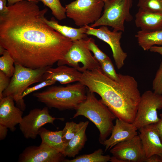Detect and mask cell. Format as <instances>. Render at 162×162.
Here are the masks:
<instances>
[{
    "label": "cell",
    "mask_w": 162,
    "mask_h": 162,
    "mask_svg": "<svg viewBox=\"0 0 162 162\" xmlns=\"http://www.w3.org/2000/svg\"><path fill=\"white\" fill-rule=\"evenodd\" d=\"M104 2L103 14L90 26H109L113 30L124 32V22H130L133 19L130 12L133 0H106Z\"/></svg>",
    "instance_id": "8992f818"
},
{
    "label": "cell",
    "mask_w": 162,
    "mask_h": 162,
    "mask_svg": "<svg viewBox=\"0 0 162 162\" xmlns=\"http://www.w3.org/2000/svg\"><path fill=\"white\" fill-rule=\"evenodd\" d=\"M45 22L55 30L63 36L70 39L72 41L88 38L86 33L87 28L85 26L76 28L65 25H60L58 21L52 17L50 20L45 17Z\"/></svg>",
    "instance_id": "ffe728a7"
},
{
    "label": "cell",
    "mask_w": 162,
    "mask_h": 162,
    "mask_svg": "<svg viewBox=\"0 0 162 162\" xmlns=\"http://www.w3.org/2000/svg\"><path fill=\"white\" fill-rule=\"evenodd\" d=\"M139 129V135L146 159L153 155H158L162 153V142L152 124L146 125Z\"/></svg>",
    "instance_id": "2e32d148"
},
{
    "label": "cell",
    "mask_w": 162,
    "mask_h": 162,
    "mask_svg": "<svg viewBox=\"0 0 162 162\" xmlns=\"http://www.w3.org/2000/svg\"><path fill=\"white\" fill-rule=\"evenodd\" d=\"M152 89L154 93L162 95V62L153 81Z\"/></svg>",
    "instance_id": "f546056e"
},
{
    "label": "cell",
    "mask_w": 162,
    "mask_h": 162,
    "mask_svg": "<svg viewBox=\"0 0 162 162\" xmlns=\"http://www.w3.org/2000/svg\"><path fill=\"white\" fill-rule=\"evenodd\" d=\"M82 75V73L75 68L63 65L54 68H49L44 75V80L50 79L65 84L80 82Z\"/></svg>",
    "instance_id": "e0dca14e"
},
{
    "label": "cell",
    "mask_w": 162,
    "mask_h": 162,
    "mask_svg": "<svg viewBox=\"0 0 162 162\" xmlns=\"http://www.w3.org/2000/svg\"><path fill=\"white\" fill-rule=\"evenodd\" d=\"M56 119L62 120L64 118L52 116L47 106L42 109L35 108L22 117L19 124V128L25 138L35 139L41 127L46 124H53Z\"/></svg>",
    "instance_id": "30bf717a"
},
{
    "label": "cell",
    "mask_w": 162,
    "mask_h": 162,
    "mask_svg": "<svg viewBox=\"0 0 162 162\" xmlns=\"http://www.w3.org/2000/svg\"><path fill=\"white\" fill-rule=\"evenodd\" d=\"M137 6L151 11L162 12V0H138Z\"/></svg>",
    "instance_id": "4316f807"
},
{
    "label": "cell",
    "mask_w": 162,
    "mask_h": 162,
    "mask_svg": "<svg viewBox=\"0 0 162 162\" xmlns=\"http://www.w3.org/2000/svg\"><path fill=\"white\" fill-rule=\"evenodd\" d=\"M110 152L121 162H143L146 159L139 135L118 143L110 150Z\"/></svg>",
    "instance_id": "7c38bea8"
},
{
    "label": "cell",
    "mask_w": 162,
    "mask_h": 162,
    "mask_svg": "<svg viewBox=\"0 0 162 162\" xmlns=\"http://www.w3.org/2000/svg\"><path fill=\"white\" fill-rule=\"evenodd\" d=\"M111 157L109 155H103L101 148L95 151L93 153L81 155L71 160L65 159L64 162H107L110 161Z\"/></svg>",
    "instance_id": "603a6c76"
},
{
    "label": "cell",
    "mask_w": 162,
    "mask_h": 162,
    "mask_svg": "<svg viewBox=\"0 0 162 162\" xmlns=\"http://www.w3.org/2000/svg\"><path fill=\"white\" fill-rule=\"evenodd\" d=\"M138 43L144 51L154 46L162 45V29L153 31L141 30L135 35Z\"/></svg>",
    "instance_id": "44dd1931"
},
{
    "label": "cell",
    "mask_w": 162,
    "mask_h": 162,
    "mask_svg": "<svg viewBox=\"0 0 162 162\" xmlns=\"http://www.w3.org/2000/svg\"><path fill=\"white\" fill-rule=\"evenodd\" d=\"M88 123V121L81 122L78 132L65 146L62 152L65 157H75L83 148L87 140L86 132Z\"/></svg>",
    "instance_id": "d6986e66"
},
{
    "label": "cell",
    "mask_w": 162,
    "mask_h": 162,
    "mask_svg": "<svg viewBox=\"0 0 162 162\" xmlns=\"http://www.w3.org/2000/svg\"><path fill=\"white\" fill-rule=\"evenodd\" d=\"M87 29L86 34L96 37L107 43L111 47L116 66L118 69L123 66L127 56L126 53L123 50L121 46L120 40L122 32L111 31L107 26H101L96 28L88 25L85 26Z\"/></svg>",
    "instance_id": "8fae6325"
},
{
    "label": "cell",
    "mask_w": 162,
    "mask_h": 162,
    "mask_svg": "<svg viewBox=\"0 0 162 162\" xmlns=\"http://www.w3.org/2000/svg\"><path fill=\"white\" fill-rule=\"evenodd\" d=\"M162 109V95L150 90L141 95L136 117L132 123L138 129L154 124L159 120L157 110Z\"/></svg>",
    "instance_id": "9c48e42d"
},
{
    "label": "cell",
    "mask_w": 162,
    "mask_h": 162,
    "mask_svg": "<svg viewBox=\"0 0 162 162\" xmlns=\"http://www.w3.org/2000/svg\"><path fill=\"white\" fill-rule=\"evenodd\" d=\"M90 38L73 41L64 58L57 62L58 66L67 65L83 73L100 68L99 63L93 56L88 47Z\"/></svg>",
    "instance_id": "52a82bcc"
},
{
    "label": "cell",
    "mask_w": 162,
    "mask_h": 162,
    "mask_svg": "<svg viewBox=\"0 0 162 162\" xmlns=\"http://www.w3.org/2000/svg\"><path fill=\"white\" fill-rule=\"evenodd\" d=\"M81 124V122L78 124L73 121L66 123L62 130V139L65 146L78 132Z\"/></svg>",
    "instance_id": "484cf974"
},
{
    "label": "cell",
    "mask_w": 162,
    "mask_h": 162,
    "mask_svg": "<svg viewBox=\"0 0 162 162\" xmlns=\"http://www.w3.org/2000/svg\"><path fill=\"white\" fill-rule=\"evenodd\" d=\"M15 70L8 88L4 91L3 97L10 96L17 106L24 111L26 108L22 94L31 85L44 80V76L47 69L51 67L32 69L16 63L14 64Z\"/></svg>",
    "instance_id": "5b68a950"
},
{
    "label": "cell",
    "mask_w": 162,
    "mask_h": 162,
    "mask_svg": "<svg viewBox=\"0 0 162 162\" xmlns=\"http://www.w3.org/2000/svg\"><path fill=\"white\" fill-rule=\"evenodd\" d=\"M52 11V14L58 20H62L66 18V9L60 3V0H40Z\"/></svg>",
    "instance_id": "d4e9b609"
},
{
    "label": "cell",
    "mask_w": 162,
    "mask_h": 162,
    "mask_svg": "<svg viewBox=\"0 0 162 162\" xmlns=\"http://www.w3.org/2000/svg\"><path fill=\"white\" fill-rule=\"evenodd\" d=\"M7 0H0V14L7 12L8 10V7L6 6Z\"/></svg>",
    "instance_id": "e575fe53"
},
{
    "label": "cell",
    "mask_w": 162,
    "mask_h": 162,
    "mask_svg": "<svg viewBox=\"0 0 162 162\" xmlns=\"http://www.w3.org/2000/svg\"><path fill=\"white\" fill-rule=\"evenodd\" d=\"M8 128L5 126L0 124V140H2L6 138L7 134Z\"/></svg>",
    "instance_id": "836d02e7"
},
{
    "label": "cell",
    "mask_w": 162,
    "mask_h": 162,
    "mask_svg": "<svg viewBox=\"0 0 162 162\" xmlns=\"http://www.w3.org/2000/svg\"><path fill=\"white\" fill-rule=\"evenodd\" d=\"M119 74L118 81L113 80L100 68L82 73L79 82L90 92L98 94L116 118L133 123L141 97L138 83L132 76Z\"/></svg>",
    "instance_id": "7a4b0ae2"
},
{
    "label": "cell",
    "mask_w": 162,
    "mask_h": 162,
    "mask_svg": "<svg viewBox=\"0 0 162 162\" xmlns=\"http://www.w3.org/2000/svg\"><path fill=\"white\" fill-rule=\"evenodd\" d=\"M23 1L32 2L37 3L40 1V0H7L8 6L12 5L17 2Z\"/></svg>",
    "instance_id": "74e56055"
},
{
    "label": "cell",
    "mask_w": 162,
    "mask_h": 162,
    "mask_svg": "<svg viewBox=\"0 0 162 162\" xmlns=\"http://www.w3.org/2000/svg\"><path fill=\"white\" fill-rule=\"evenodd\" d=\"M145 162H161L159 155L155 154L152 155L146 159Z\"/></svg>",
    "instance_id": "d590c367"
},
{
    "label": "cell",
    "mask_w": 162,
    "mask_h": 162,
    "mask_svg": "<svg viewBox=\"0 0 162 162\" xmlns=\"http://www.w3.org/2000/svg\"><path fill=\"white\" fill-rule=\"evenodd\" d=\"M100 0V1H102L103 2H104V1L106 0Z\"/></svg>",
    "instance_id": "ab89813d"
},
{
    "label": "cell",
    "mask_w": 162,
    "mask_h": 162,
    "mask_svg": "<svg viewBox=\"0 0 162 162\" xmlns=\"http://www.w3.org/2000/svg\"><path fill=\"white\" fill-rule=\"evenodd\" d=\"M158 155L160 156V162H162V153L159 154Z\"/></svg>",
    "instance_id": "f35d334b"
},
{
    "label": "cell",
    "mask_w": 162,
    "mask_h": 162,
    "mask_svg": "<svg viewBox=\"0 0 162 162\" xmlns=\"http://www.w3.org/2000/svg\"><path fill=\"white\" fill-rule=\"evenodd\" d=\"M149 50L151 52L158 53L162 56V46H154L150 48Z\"/></svg>",
    "instance_id": "8d00e7d4"
},
{
    "label": "cell",
    "mask_w": 162,
    "mask_h": 162,
    "mask_svg": "<svg viewBox=\"0 0 162 162\" xmlns=\"http://www.w3.org/2000/svg\"><path fill=\"white\" fill-rule=\"evenodd\" d=\"M137 129L132 123L116 118L110 136L103 144L105 147V151L110 150L118 143L131 139L138 135Z\"/></svg>",
    "instance_id": "9a60e30c"
},
{
    "label": "cell",
    "mask_w": 162,
    "mask_h": 162,
    "mask_svg": "<svg viewBox=\"0 0 162 162\" xmlns=\"http://www.w3.org/2000/svg\"><path fill=\"white\" fill-rule=\"evenodd\" d=\"M2 55L0 57V70L11 78L15 70V60L10 52L5 49Z\"/></svg>",
    "instance_id": "cb8c5ba5"
},
{
    "label": "cell",
    "mask_w": 162,
    "mask_h": 162,
    "mask_svg": "<svg viewBox=\"0 0 162 162\" xmlns=\"http://www.w3.org/2000/svg\"><path fill=\"white\" fill-rule=\"evenodd\" d=\"M10 78L0 70V99L3 98V93L10 84Z\"/></svg>",
    "instance_id": "1f68e13d"
},
{
    "label": "cell",
    "mask_w": 162,
    "mask_h": 162,
    "mask_svg": "<svg viewBox=\"0 0 162 162\" xmlns=\"http://www.w3.org/2000/svg\"><path fill=\"white\" fill-rule=\"evenodd\" d=\"M13 98L10 96L0 99V124L9 128L12 132L21 121L23 111L14 105Z\"/></svg>",
    "instance_id": "5bb4252c"
},
{
    "label": "cell",
    "mask_w": 162,
    "mask_h": 162,
    "mask_svg": "<svg viewBox=\"0 0 162 162\" xmlns=\"http://www.w3.org/2000/svg\"><path fill=\"white\" fill-rule=\"evenodd\" d=\"M135 16L136 26L142 30L153 31L162 29V12L139 8Z\"/></svg>",
    "instance_id": "ac0fdd59"
},
{
    "label": "cell",
    "mask_w": 162,
    "mask_h": 162,
    "mask_svg": "<svg viewBox=\"0 0 162 162\" xmlns=\"http://www.w3.org/2000/svg\"><path fill=\"white\" fill-rule=\"evenodd\" d=\"M100 68L103 73L110 79L116 81L119 78L110 58L107 59L100 64Z\"/></svg>",
    "instance_id": "83f0119b"
},
{
    "label": "cell",
    "mask_w": 162,
    "mask_h": 162,
    "mask_svg": "<svg viewBox=\"0 0 162 162\" xmlns=\"http://www.w3.org/2000/svg\"><path fill=\"white\" fill-rule=\"evenodd\" d=\"M56 82V81L50 79L44 80L34 86L28 87L23 92L22 96L24 98L26 95L36 91L47 86L52 85L55 84Z\"/></svg>",
    "instance_id": "4dcf8cb0"
},
{
    "label": "cell",
    "mask_w": 162,
    "mask_h": 162,
    "mask_svg": "<svg viewBox=\"0 0 162 162\" xmlns=\"http://www.w3.org/2000/svg\"><path fill=\"white\" fill-rule=\"evenodd\" d=\"M86 87L78 82L66 86H51L33 95L48 107L61 110H76L86 99Z\"/></svg>",
    "instance_id": "3957f363"
},
{
    "label": "cell",
    "mask_w": 162,
    "mask_h": 162,
    "mask_svg": "<svg viewBox=\"0 0 162 162\" xmlns=\"http://www.w3.org/2000/svg\"><path fill=\"white\" fill-rule=\"evenodd\" d=\"M88 47L89 50L92 52L94 57L100 64L105 60L110 58L106 54L99 49L95 44L94 39L92 38H90Z\"/></svg>",
    "instance_id": "f1b7e54d"
},
{
    "label": "cell",
    "mask_w": 162,
    "mask_h": 162,
    "mask_svg": "<svg viewBox=\"0 0 162 162\" xmlns=\"http://www.w3.org/2000/svg\"><path fill=\"white\" fill-rule=\"evenodd\" d=\"M73 118L82 116L92 122L99 132V141L103 144L111 134L116 118L100 100H98L94 93L88 90L86 100L76 110Z\"/></svg>",
    "instance_id": "277c9868"
},
{
    "label": "cell",
    "mask_w": 162,
    "mask_h": 162,
    "mask_svg": "<svg viewBox=\"0 0 162 162\" xmlns=\"http://www.w3.org/2000/svg\"><path fill=\"white\" fill-rule=\"evenodd\" d=\"M159 120L156 123L152 124L153 127L158 133L162 142V113L159 115Z\"/></svg>",
    "instance_id": "d6a6232c"
},
{
    "label": "cell",
    "mask_w": 162,
    "mask_h": 162,
    "mask_svg": "<svg viewBox=\"0 0 162 162\" xmlns=\"http://www.w3.org/2000/svg\"><path fill=\"white\" fill-rule=\"evenodd\" d=\"M38 135L41 143L62 153L65 145L62 139V130L51 131L42 127L39 131Z\"/></svg>",
    "instance_id": "7402d4cb"
},
{
    "label": "cell",
    "mask_w": 162,
    "mask_h": 162,
    "mask_svg": "<svg viewBox=\"0 0 162 162\" xmlns=\"http://www.w3.org/2000/svg\"><path fill=\"white\" fill-rule=\"evenodd\" d=\"M104 5L99 0H76L65 5L66 15L77 26L92 24L101 16Z\"/></svg>",
    "instance_id": "ba28073f"
},
{
    "label": "cell",
    "mask_w": 162,
    "mask_h": 162,
    "mask_svg": "<svg viewBox=\"0 0 162 162\" xmlns=\"http://www.w3.org/2000/svg\"><path fill=\"white\" fill-rule=\"evenodd\" d=\"M62 153L41 143L38 146L27 147L19 156V162H64Z\"/></svg>",
    "instance_id": "4fadbf2b"
},
{
    "label": "cell",
    "mask_w": 162,
    "mask_h": 162,
    "mask_svg": "<svg viewBox=\"0 0 162 162\" xmlns=\"http://www.w3.org/2000/svg\"><path fill=\"white\" fill-rule=\"evenodd\" d=\"M8 7L0 14V46L15 62L36 69L52 67L64 58L73 41L45 22L47 8L27 1Z\"/></svg>",
    "instance_id": "6da1fadb"
}]
</instances>
